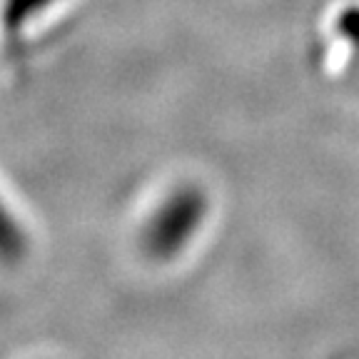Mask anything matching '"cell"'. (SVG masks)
Returning a JSON list of instances; mask_svg holds the SVG:
<instances>
[{"label": "cell", "mask_w": 359, "mask_h": 359, "mask_svg": "<svg viewBox=\"0 0 359 359\" xmlns=\"http://www.w3.org/2000/svg\"><path fill=\"white\" fill-rule=\"evenodd\" d=\"M212 212V197L202 182L192 177L175 180L152 197L140 222L142 252L157 262H170L185 255Z\"/></svg>", "instance_id": "6da1fadb"}, {"label": "cell", "mask_w": 359, "mask_h": 359, "mask_svg": "<svg viewBox=\"0 0 359 359\" xmlns=\"http://www.w3.org/2000/svg\"><path fill=\"white\" fill-rule=\"evenodd\" d=\"M80 0H0V67L22 75L62 30Z\"/></svg>", "instance_id": "7a4b0ae2"}, {"label": "cell", "mask_w": 359, "mask_h": 359, "mask_svg": "<svg viewBox=\"0 0 359 359\" xmlns=\"http://www.w3.org/2000/svg\"><path fill=\"white\" fill-rule=\"evenodd\" d=\"M314 62L327 78L359 88V0H337L317 22Z\"/></svg>", "instance_id": "3957f363"}, {"label": "cell", "mask_w": 359, "mask_h": 359, "mask_svg": "<svg viewBox=\"0 0 359 359\" xmlns=\"http://www.w3.org/2000/svg\"><path fill=\"white\" fill-rule=\"evenodd\" d=\"M30 252V232L22 222V217L18 215V210L13 208L11 197L6 195V190L0 187V264L11 267L25 259V255Z\"/></svg>", "instance_id": "277c9868"}]
</instances>
